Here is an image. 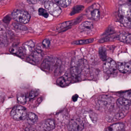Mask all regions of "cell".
<instances>
[{
  "label": "cell",
  "instance_id": "39",
  "mask_svg": "<svg viewBox=\"0 0 131 131\" xmlns=\"http://www.w3.org/2000/svg\"><path fill=\"white\" fill-rule=\"evenodd\" d=\"M78 95H74L73 97H72V99L73 100V101H76L77 100V99L78 98Z\"/></svg>",
  "mask_w": 131,
  "mask_h": 131
},
{
  "label": "cell",
  "instance_id": "19",
  "mask_svg": "<svg viewBox=\"0 0 131 131\" xmlns=\"http://www.w3.org/2000/svg\"><path fill=\"white\" fill-rule=\"evenodd\" d=\"M93 25L91 22L85 21L82 22L79 26V29L81 31H87L92 29Z\"/></svg>",
  "mask_w": 131,
  "mask_h": 131
},
{
  "label": "cell",
  "instance_id": "41",
  "mask_svg": "<svg viewBox=\"0 0 131 131\" xmlns=\"http://www.w3.org/2000/svg\"><path fill=\"white\" fill-rule=\"evenodd\" d=\"M129 2H130L131 3V0H129Z\"/></svg>",
  "mask_w": 131,
  "mask_h": 131
},
{
  "label": "cell",
  "instance_id": "2",
  "mask_svg": "<svg viewBox=\"0 0 131 131\" xmlns=\"http://www.w3.org/2000/svg\"><path fill=\"white\" fill-rule=\"evenodd\" d=\"M119 15L122 24L127 27L131 28V7L125 4L119 8Z\"/></svg>",
  "mask_w": 131,
  "mask_h": 131
},
{
  "label": "cell",
  "instance_id": "40",
  "mask_svg": "<svg viewBox=\"0 0 131 131\" xmlns=\"http://www.w3.org/2000/svg\"><path fill=\"white\" fill-rule=\"evenodd\" d=\"M130 123L131 125V117L130 118Z\"/></svg>",
  "mask_w": 131,
  "mask_h": 131
},
{
  "label": "cell",
  "instance_id": "9",
  "mask_svg": "<svg viewBox=\"0 0 131 131\" xmlns=\"http://www.w3.org/2000/svg\"><path fill=\"white\" fill-rule=\"evenodd\" d=\"M116 69L117 65L114 61L110 58L106 60L103 65V70L105 73L110 74L114 72Z\"/></svg>",
  "mask_w": 131,
  "mask_h": 131
},
{
  "label": "cell",
  "instance_id": "33",
  "mask_svg": "<svg viewBox=\"0 0 131 131\" xmlns=\"http://www.w3.org/2000/svg\"><path fill=\"white\" fill-rule=\"evenodd\" d=\"M38 91L37 90H33L30 92L29 97L30 99H32L36 97L38 95Z\"/></svg>",
  "mask_w": 131,
  "mask_h": 131
},
{
  "label": "cell",
  "instance_id": "18",
  "mask_svg": "<svg viewBox=\"0 0 131 131\" xmlns=\"http://www.w3.org/2000/svg\"><path fill=\"white\" fill-rule=\"evenodd\" d=\"M118 38L119 41L124 43H131V34L128 32H121L118 36Z\"/></svg>",
  "mask_w": 131,
  "mask_h": 131
},
{
  "label": "cell",
  "instance_id": "27",
  "mask_svg": "<svg viewBox=\"0 0 131 131\" xmlns=\"http://www.w3.org/2000/svg\"><path fill=\"white\" fill-rule=\"evenodd\" d=\"M10 52L13 54H16L20 56L23 55L24 53V51L22 48H19L16 47L11 48L10 49Z\"/></svg>",
  "mask_w": 131,
  "mask_h": 131
},
{
  "label": "cell",
  "instance_id": "23",
  "mask_svg": "<svg viewBox=\"0 0 131 131\" xmlns=\"http://www.w3.org/2000/svg\"><path fill=\"white\" fill-rule=\"evenodd\" d=\"M93 38L85 39V40H79L73 42L72 43L73 45H84L90 44L94 42Z\"/></svg>",
  "mask_w": 131,
  "mask_h": 131
},
{
  "label": "cell",
  "instance_id": "5",
  "mask_svg": "<svg viewBox=\"0 0 131 131\" xmlns=\"http://www.w3.org/2000/svg\"><path fill=\"white\" fill-rule=\"evenodd\" d=\"M12 117L17 120H23L27 117L26 109L20 105L15 106L12 109L10 113Z\"/></svg>",
  "mask_w": 131,
  "mask_h": 131
},
{
  "label": "cell",
  "instance_id": "35",
  "mask_svg": "<svg viewBox=\"0 0 131 131\" xmlns=\"http://www.w3.org/2000/svg\"><path fill=\"white\" fill-rule=\"evenodd\" d=\"M124 97L128 100H131V91L127 92H125V94L124 95Z\"/></svg>",
  "mask_w": 131,
  "mask_h": 131
},
{
  "label": "cell",
  "instance_id": "8",
  "mask_svg": "<svg viewBox=\"0 0 131 131\" xmlns=\"http://www.w3.org/2000/svg\"><path fill=\"white\" fill-rule=\"evenodd\" d=\"M84 128V125L83 122L79 118L71 120L68 125V129L70 131L82 130Z\"/></svg>",
  "mask_w": 131,
  "mask_h": 131
},
{
  "label": "cell",
  "instance_id": "13",
  "mask_svg": "<svg viewBox=\"0 0 131 131\" xmlns=\"http://www.w3.org/2000/svg\"><path fill=\"white\" fill-rule=\"evenodd\" d=\"M84 117L86 121L91 124H95L97 120V114L92 111H89L84 112Z\"/></svg>",
  "mask_w": 131,
  "mask_h": 131
},
{
  "label": "cell",
  "instance_id": "1",
  "mask_svg": "<svg viewBox=\"0 0 131 131\" xmlns=\"http://www.w3.org/2000/svg\"><path fill=\"white\" fill-rule=\"evenodd\" d=\"M61 64V62L57 58L48 57L42 62L41 67L45 71L53 72L57 70Z\"/></svg>",
  "mask_w": 131,
  "mask_h": 131
},
{
  "label": "cell",
  "instance_id": "3",
  "mask_svg": "<svg viewBox=\"0 0 131 131\" xmlns=\"http://www.w3.org/2000/svg\"><path fill=\"white\" fill-rule=\"evenodd\" d=\"M12 18L17 22L27 24L30 19V15L27 12L23 10H15L12 13Z\"/></svg>",
  "mask_w": 131,
  "mask_h": 131
},
{
  "label": "cell",
  "instance_id": "16",
  "mask_svg": "<svg viewBox=\"0 0 131 131\" xmlns=\"http://www.w3.org/2000/svg\"><path fill=\"white\" fill-rule=\"evenodd\" d=\"M118 69L121 73H128L131 72V62L119 63Z\"/></svg>",
  "mask_w": 131,
  "mask_h": 131
},
{
  "label": "cell",
  "instance_id": "25",
  "mask_svg": "<svg viewBox=\"0 0 131 131\" xmlns=\"http://www.w3.org/2000/svg\"><path fill=\"white\" fill-rule=\"evenodd\" d=\"M58 5L63 7H66L71 4V0H54Z\"/></svg>",
  "mask_w": 131,
  "mask_h": 131
},
{
  "label": "cell",
  "instance_id": "30",
  "mask_svg": "<svg viewBox=\"0 0 131 131\" xmlns=\"http://www.w3.org/2000/svg\"><path fill=\"white\" fill-rule=\"evenodd\" d=\"M38 14H39V15L43 16L46 18L48 17V16H49V14L47 12V11L42 8H39L38 10Z\"/></svg>",
  "mask_w": 131,
  "mask_h": 131
},
{
  "label": "cell",
  "instance_id": "42",
  "mask_svg": "<svg viewBox=\"0 0 131 131\" xmlns=\"http://www.w3.org/2000/svg\"><path fill=\"white\" fill-rule=\"evenodd\" d=\"M2 1V0H0V2L1 1Z\"/></svg>",
  "mask_w": 131,
  "mask_h": 131
},
{
  "label": "cell",
  "instance_id": "34",
  "mask_svg": "<svg viewBox=\"0 0 131 131\" xmlns=\"http://www.w3.org/2000/svg\"><path fill=\"white\" fill-rule=\"evenodd\" d=\"M50 44V40L48 39H45L42 42V44H43V46L46 48H47L49 47Z\"/></svg>",
  "mask_w": 131,
  "mask_h": 131
},
{
  "label": "cell",
  "instance_id": "32",
  "mask_svg": "<svg viewBox=\"0 0 131 131\" xmlns=\"http://www.w3.org/2000/svg\"><path fill=\"white\" fill-rule=\"evenodd\" d=\"M13 25L15 28H17V29L23 30V31H26V30H27V27L22 25L16 24V23H14V24H13Z\"/></svg>",
  "mask_w": 131,
  "mask_h": 131
},
{
  "label": "cell",
  "instance_id": "6",
  "mask_svg": "<svg viewBox=\"0 0 131 131\" xmlns=\"http://www.w3.org/2000/svg\"><path fill=\"white\" fill-rule=\"evenodd\" d=\"M84 62L80 60L75 59L72 61L71 67V73L74 78H77L81 74L83 70Z\"/></svg>",
  "mask_w": 131,
  "mask_h": 131
},
{
  "label": "cell",
  "instance_id": "17",
  "mask_svg": "<svg viewBox=\"0 0 131 131\" xmlns=\"http://www.w3.org/2000/svg\"><path fill=\"white\" fill-rule=\"evenodd\" d=\"M34 46V42L32 41H30L24 43L22 48L24 53L26 54H29L33 51Z\"/></svg>",
  "mask_w": 131,
  "mask_h": 131
},
{
  "label": "cell",
  "instance_id": "10",
  "mask_svg": "<svg viewBox=\"0 0 131 131\" xmlns=\"http://www.w3.org/2000/svg\"><path fill=\"white\" fill-rule=\"evenodd\" d=\"M43 57L41 52L36 50L33 52L28 58L27 61L34 64L36 65L40 62Z\"/></svg>",
  "mask_w": 131,
  "mask_h": 131
},
{
  "label": "cell",
  "instance_id": "36",
  "mask_svg": "<svg viewBox=\"0 0 131 131\" xmlns=\"http://www.w3.org/2000/svg\"><path fill=\"white\" fill-rule=\"evenodd\" d=\"M72 23H73V22L72 21L66 22H64V23L61 24V25H60V28H63L65 27H68L69 25L71 24Z\"/></svg>",
  "mask_w": 131,
  "mask_h": 131
},
{
  "label": "cell",
  "instance_id": "37",
  "mask_svg": "<svg viewBox=\"0 0 131 131\" xmlns=\"http://www.w3.org/2000/svg\"><path fill=\"white\" fill-rule=\"evenodd\" d=\"M27 1L31 4H35L37 3L39 0H27Z\"/></svg>",
  "mask_w": 131,
  "mask_h": 131
},
{
  "label": "cell",
  "instance_id": "21",
  "mask_svg": "<svg viewBox=\"0 0 131 131\" xmlns=\"http://www.w3.org/2000/svg\"><path fill=\"white\" fill-rule=\"evenodd\" d=\"M27 120L28 124L30 125H34L37 123L38 118L37 115L33 113H28L27 115Z\"/></svg>",
  "mask_w": 131,
  "mask_h": 131
},
{
  "label": "cell",
  "instance_id": "28",
  "mask_svg": "<svg viewBox=\"0 0 131 131\" xmlns=\"http://www.w3.org/2000/svg\"><path fill=\"white\" fill-rule=\"evenodd\" d=\"M17 99L19 103L25 104L26 102V96L25 94L19 93L17 95Z\"/></svg>",
  "mask_w": 131,
  "mask_h": 131
},
{
  "label": "cell",
  "instance_id": "29",
  "mask_svg": "<svg viewBox=\"0 0 131 131\" xmlns=\"http://www.w3.org/2000/svg\"><path fill=\"white\" fill-rule=\"evenodd\" d=\"M91 15L93 20L95 21L99 20L100 17V12L99 10L97 9H94L92 12Z\"/></svg>",
  "mask_w": 131,
  "mask_h": 131
},
{
  "label": "cell",
  "instance_id": "31",
  "mask_svg": "<svg viewBox=\"0 0 131 131\" xmlns=\"http://www.w3.org/2000/svg\"><path fill=\"white\" fill-rule=\"evenodd\" d=\"M115 37L112 36L111 35H108L107 37H105L102 39H100L99 41V42L100 43H103V42H106L109 41H112L115 39Z\"/></svg>",
  "mask_w": 131,
  "mask_h": 131
},
{
  "label": "cell",
  "instance_id": "38",
  "mask_svg": "<svg viewBox=\"0 0 131 131\" xmlns=\"http://www.w3.org/2000/svg\"><path fill=\"white\" fill-rule=\"evenodd\" d=\"M10 17H8V16H7V17H5L4 18V21L5 23H8L10 22Z\"/></svg>",
  "mask_w": 131,
  "mask_h": 131
},
{
  "label": "cell",
  "instance_id": "15",
  "mask_svg": "<svg viewBox=\"0 0 131 131\" xmlns=\"http://www.w3.org/2000/svg\"><path fill=\"white\" fill-rule=\"evenodd\" d=\"M125 113H126V112L121 110V111L116 112L115 114L110 115L107 118V121L111 122L114 121L120 120L125 116L126 115Z\"/></svg>",
  "mask_w": 131,
  "mask_h": 131
},
{
  "label": "cell",
  "instance_id": "14",
  "mask_svg": "<svg viewBox=\"0 0 131 131\" xmlns=\"http://www.w3.org/2000/svg\"><path fill=\"white\" fill-rule=\"evenodd\" d=\"M71 82V78L70 76L67 74L59 78L57 81V84L58 86L64 87L68 85Z\"/></svg>",
  "mask_w": 131,
  "mask_h": 131
},
{
  "label": "cell",
  "instance_id": "20",
  "mask_svg": "<svg viewBox=\"0 0 131 131\" xmlns=\"http://www.w3.org/2000/svg\"><path fill=\"white\" fill-rule=\"evenodd\" d=\"M124 128V125L122 123H117L111 125L107 128V130L117 131L122 130Z\"/></svg>",
  "mask_w": 131,
  "mask_h": 131
},
{
  "label": "cell",
  "instance_id": "7",
  "mask_svg": "<svg viewBox=\"0 0 131 131\" xmlns=\"http://www.w3.org/2000/svg\"><path fill=\"white\" fill-rule=\"evenodd\" d=\"M45 7L47 9L49 13L55 17L59 16L62 12L61 8L57 4L52 2L48 1L45 3Z\"/></svg>",
  "mask_w": 131,
  "mask_h": 131
},
{
  "label": "cell",
  "instance_id": "12",
  "mask_svg": "<svg viewBox=\"0 0 131 131\" xmlns=\"http://www.w3.org/2000/svg\"><path fill=\"white\" fill-rule=\"evenodd\" d=\"M117 105L121 110L126 112L130 107L131 102L130 100L125 98H121L117 100Z\"/></svg>",
  "mask_w": 131,
  "mask_h": 131
},
{
  "label": "cell",
  "instance_id": "22",
  "mask_svg": "<svg viewBox=\"0 0 131 131\" xmlns=\"http://www.w3.org/2000/svg\"><path fill=\"white\" fill-rule=\"evenodd\" d=\"M0 41L4 44H7L6 32L4 28L0 24Z\"/></svg>",
  "mask_w": 131,
  "mask_h": 131
},
{
  "label": "cell",
  "instance_id": "26",
  "mask_svg": "<svg viewBox=\"0 0 131 131\" xmlns=\"http://www.w3.org/2000/svg\"><path fill=\"white\" fill-rule=\"evenodd\" d=\"M99 57L102 61H105L107 59V53L105 48L101 47L99 51Z\"/></svg>",
  "mask_w": 131,
  "mask_h": 131
},
{
  "label": "cell",
  "instance_id": "11",
  "mask_svg": "<svg viewBox=\"0 0 131 131\" xmlns=\"http://www.w3.org/2000/svg\"><path fill=\"white\" fill-rule=\"evenodd\" d=\"M55 127L53 120L48 119L41 122L39 126V130L42 131H50L53 130Z\"/></svg>",
  "mask_w": 131,
  "mask_h": 131
},
{
  "label": "cell",
  "instance_id": "4",
  "mask_svg": "<svg viewBox=\"0 0 131 131\" xmlns=\"http://www.w3.org/2000/svg\"><path fill=\"white\" fill-rule=\"evenodd\" d=\"M114 102L112 98L108 95L100 96L97 103L98 107L102 110H106L111 108L113 105Z\"/></svg>",
  "mask_w": 131,
  "mask_h": 131
},
{
  "label": "cell",
  "instance_id": "24",
  "mask_svg": "<svg viewBox=\"0 0 131 131\" xmlns=\"http://www.w3.org/2000/svg\"><path fill=\"white\" fill-rule=\"evenodd\" d=\"M84 8V6L82 5H77L74 6L72 8L71 13H70V15L72 16V15H73L75 14L79 13L83 10Z\"/></svg>",
  "mask_w": 131,
  "mask_h": 131
}]
</instances>
